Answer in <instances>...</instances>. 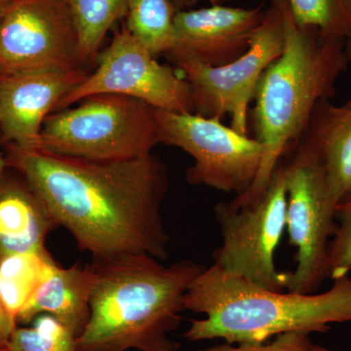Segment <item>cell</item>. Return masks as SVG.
<instances>
[{"mask_svg":"<svg viewBox=\"0 0 351 351\" xmlns=\"http://www.w3.org/2000/svg\"><path fill=\"white\" fill-rule=\"evenodd\" d=\"M56 226L49 210L25 178L4 172L0 177V258L47 251L45 240Z\"/></svg>","mask_w":351,"mask_h":351,"instance_id":"5bb4252c","label":"cell"},{"mask_svg":"<svg viewBox=\"0 0 351 351\" xmlns=\"http://www.w3.org/2000/svg\"><path fill=\"white\" fill-rule=\"evenodd\" d=\"M156 113L160 144L179 147L195 160L186 170L189 184L237 196L253 186L265 156L257 138L240 134L215 117L160 110Z\"/></svg>","mask_w":351,"mask_h":351,"instance_id":"ba28073f","label":"cell"},{"mask_svg":"<svg viewBox=\"0 0 351 351\" xmlns=\"http://www.w3.org/2000/svg\"><path fill=\"white\" fill-rule=\"evenodd\" d=\"M337 230L330 242L328 256L329 278L348 276L351 270V196L336 206Z\"/></svg>","mask_w":351,"mask_h":351,"instance_id":"7402d4cb","label":"cell"},{"mask_svg":"<svg viewBox=\"0 0 351 351\" xmlns=\"http://www.w3.org/2000/svg\"><path fill=\"white\" fill-rule=\"evenodd\" d=\"M93 279L92 265L66 269L55 263L21 311L17 323L31 322L41 314H49L80 336L90 317Z\"/></svg>","mask_w":351,"mask_h":351,"instance_id":"2e32d148","label":"cell"},{"mask_svg":"<svg viewBox=\"0 0 351 351\" xmlns=\"http://www.w3.org/2000/svg\"><path fill=\"white\" fill-rule=\"evenodd\" d=\"M184 309L206 315L191 320V341L223 339L262 343L290 332H324L332 323L351 322V278L335 279L322 294L276 292L221 269H205L189 287Z\"/></svg>","mask_w":351,"mask_h":351,"instance_id":"277c9868","label":"cell"},{"mask_svg":"<svg viewBox=\"0 0 351 351\" xmlns=\"http://www.w3.org/2000/svg\"><path fill=\"white\" fill-rule=\"evenodd\" d=\"M286 166V228L290 244L297 248V267L289 276L286 289L313 294L329 278L328 256L330 239L337 230L336 205L323 166L306 147L300 145Z\"/></svg>","mask_w":351,"mask_h":351,"instance_id":"9c48e42d","label":"cell"},{"mask_svg":"<svg viewBox=\"0 0 351 351\" xmlns=\"http://www.w3.org/2000/svg\"><path fill=\"white\" fill-rule=\"evenodd\" d=\"M177 12L172 0H128L124 25L154 57L168 55L174 47Z\"/></svg>","mask_w":351,"mask_h":351,"instance_id":"ac0fdd59","label":"cell"},{"mask_svg":"<svg viewBox=\"0 0 351 351\" xmlns=\"http://www.w3.org/2000/svg\"><path fill=\"white\" fill-rule=\"evenodd\" d=\"M16 327L17 322L6 313L0 301V346H7Z\"/></svg>","mask_w":351,"mask_h":351,"instance_id":"cb8c5ba5","label":"cell"},{"mask_svg":"<svg viewBox=\"0 0 351 351\" xmlns=\"http://www.w3.org/2000/svg\"><path fill=\"white\" fill-rule=\"evenodd\" d=\"M7 167H8V166H7L5 156H3V154L0 152V177L4 174Z\"/></svg>","mask_w":351,"mask_h":351,"instance_id":"4316f807","label":"cell"},{"mask_svg":"<svg viewBox=\"0 0 351 351\" xmlns=\"http://www.w3.org/2000/svg\"><path fill=\"white\" fill-rule=\"evenodd\" d=\"M88 75L83 68L54 69L0 78V141L38 147L44 121Z\"/></svg>","mask_w":351,"mask_h":351,"instance_id":"4fadbf2b","label":"cell"},{"mask_svg":"<svg viewBox=\"0 0 351 351\" xmlns=\"http://www.w3.org/2000/svg\"><path fill=\"white\" fill-rule=\"evenodd\" d=\"M302 138L323 166L335 205L350 197L351 99L341 106L319 101Z\"/></svg>","mask_w":351,"mask_h":351,"instance_id":"9a60e30c","label":"cell"},{"mask_svg":"<svg viewBox=\"0 0 351 351\" xmlns=\"http://www.w3.org/2000/svg\"><path fill=\"white\" fill-rule=\"evenodd\" d=\"M90 317L76 351H177L184 297L206 267L184 260L171 265L145 255L95 261Z\"/></svg>","mask_w":351,"mask_h":351,"instance_id":"7a4b0ae2","label":"cell"},{"mask_svg":"<svg viewBox=\"0 0 351 351\" xmlns=\"http://www.w3.org/2000/svg\"><path fill=\"white\" fill-rule=\"evenodd\" d=\"M311 339L306 332H290L278 335L270 343H232L215 346L197 351H311Z\"/></svg>","mask_w":351,"mask_h":351,"instance_id":"603a6c76","label":"cell"},{"mask_svg":"<svg viewBox=\"0 0 351 351\" xmlns=\"http://www.w3.org/2000/svg\"><path fill=\"white\" fill-rule=\"evenodd\" d=\"M77 68L83 66L68 0H18L0 18V78Z\"/></svg>","mask_w":351,"mask_h":351,"instance_id":"8fae6325","label":"cell"},{"mask_svg":"<svg viewBox=\"0 0 351 351\" xmlns=\"http://www.w3.org/2000/svg\"><path fill=\"white\" fill-rule=\"evenodd\" d=\"M346 53L348 56V63L351 64V34L346 41Z\"/></svg>","mask_w":351,"mask_h":351,"instance_id":"83f0119b","label":"cell"},{"mask_svg":"<svg viewBox=\"0 0 351 351\" xmlns=\"http://www.w3.org/2000/svg\"><path fill=\"white\" fill-rule=\"evenodd\" d=\"M311 351H332L327 350V348H322V346H317V345H313L311 346Z\"/></svg>","mask_w":351,"mask_h":351,"instance_id":"f546056e","label":"cell"},{"mask_svg":"<svg viewBox=\"0 0 351 351\" xmlns=\"http://www.w3.org/2000/svg\"><path fill=\"white\" fill-rule=\"evenodd\" d=\"M284 1L271 0L256 29L248 50L219 66L195 62L177 63L193 93L195 113L221 119L230 117V127L248 135L249 108L263 71L281 56L285 43Z\"/></svg>","mask_w":351,"mask_h":351,"instance_id":"52a82bcc","label":"cell"},{"mask_svg":"<svg viewBox=\"0 0 351 351\" xmlns=\"http://www.w3.org/2000/svg\"><path fill=\"white\" fill-rule=\"evenodd\" d=\"M156 58L123 25L99 55L94 73L66 94L55 112L93 95L117 94L145 101L156 110L195 112L188 80Z\"/></svg>","mask_w":351,"mask_h":351,"instance_id":"30bf717a","label":"cell"},{"mask_svg":"<svg viewBox=\"0 0 351 351\" xmlns=\"http://www.w3.org/2000/svg\"><path fill=\"white\" fill-rule=\"evenodd\" d=\"M234 1H239V0H210L211 4H228Z\"/></svg>","mask_w":351,"mask_h":351,"instance_id":"f1b7e54d","label":"cell"},{"mask_svg":"<svg viewBox=\"0 0 351 351\" xmlns=\"http://www.w3.org/2000/svg\"><path fill=\"white\" fill-rule=\"evenodd\" d=\"M77 337L49 314H41L32 327L14 330L8 351H76Z\"/></svg>","mask_w":351,"mask_h":351,"instance_id":"44dd1931","label":"cell"},{"mask_svg":"<svg viewBox=\"0 0 351 351\" xmlns=\"http://www.w3.org/2000/svg\"><path fill=\"white\" fill-rule=\"evenodd\" d=\"M285 43L282 54L263 71L252 112L254 131L265 147L257 179L228 203L233 209L260 199L288 147L302 138L317 104L336 94L348 69L346 41L323 40L313 29L300 27L284 1Z\"/></svg>","mask_w":351,"mask_h":351,"instance_id":"3957f363","label":"cell"},{"mask_svg":"<svg viewBox=\"0 0 351 351\" xmlns=\"http://www.w3.org/2000/svg\"><path fill=\"white\" fill-rule=\"evenodd\" d=\"M55 263L48 251L0 258V301L14 321L17 322L21 311Z\"/></svg>","mask_w":351,"mask_h":351,"instance_id":"e0dca14e","label":"cell"},{"mask_svg":"<svg viewBox=\"0 0 351 351\" xmlns=\"http://www.w3.org/2000/svg\"><path fill=\"white\" fill-rule=\"evenodd\" d=\"M159 144L156 108L123 95L97 94L77 107L51 113L38 147L88 160L115 161L149 156Z\"/></svg>","mask_w":351,"mask_h":351,"instance_id":"5b68a950","label":"cell"},{"mask_svg":"<svg viewBox=\"0 0 351 351\" xmlns=\"http://www.w3.org/2000/svg\"><path fill=\"white\" fill-rule=\"evenodd\" d=\"M265 10L263 4L254 8L211 4L178 11L174 47L167 56L176 64L189 61L219 66L230 63L248 50Z\"/></svg>","mask_w":351,"mask_h":351,"instance_id":"7c38bea8","label":"cell"},{"mask_svg":"<svg viewBox=\"0 0 351 351\" xmlns=\"http://www.w3.org/2000/svg\"><path fill=\"white\" fill-rule=\"evenodd\" d=\"M172 1L177 11H182L195 8V6L197 5L200 0H172Z\"/></svg>","mask_w":351,"mask_h":351,"instance_id":"d4e9b609","label":"cell"},{"mask_svg":"<svg viewBox=\"0 0 351 351\" xmlns=\"http://www.w3.org/2000/svg\"><path fill=\"white\" fill-rule=\"evenodd\" d=\"M0 351H8L7 346H0Z\"/></svg>","mask_w":351,"mask_h":351,"instance_id":"4dcf8cb0","label":"cell"},{"mask_svg":"<svg viewBox=\"0 0 351 351\" xmlns=\"http://www.w3.org/2000/svg\"><path fill=\"white\" fill-rule=\"evenodd\" d=\"M77 31L78 57L84 68L98 57L110 27L125 16L128 0H68Z\"/></svg>","mask_w":351,"mask_h":351,"instance_id":"d6986e66","label":"cell"},{"mask_svg":"<svg viewBox=\"0 0 351 351\" xmlns=\"http://www.w3.org/2000/svg\"><path fill=\"white\" fill-rule=\"evenodd\" d=\"M6 147L7 166L25 178L58 226L95 261L135 255L168 260L170 237L161 209L169 178L156 154L95 161L41 147Z\"/></svg>","mask_w":351,"mask_h":351,"instance_id":"6da1fadb","label":"cell"},{"mask_svg":"<svg viewBox=\"0 0 351 351\" xmlns=\"http://www.w3.org/2000/svg\"><path fill=\"white\" fill-rule=\"evenodd\" d=\"M287 166L278 164L267 189L250 206L233 209L219 202L215 214L223 244L215 265L261 287L283 292L290 274L276 269V251L286 228Z\"/></svg>","mask_w":351,"mask_h":351,"instance_id":"8992f818","label":"cell"},{"mask_svg":"<svg viewBox=\"0 0 351 351\" xmlns=\"http://www.w3.org/2000/svg\"><path fill=\"white\" fill-rule=\"evenodd\" d=\"M293 19L313 29L323 40H343L351 34V0H287Z\"/></svg>","mask_w":351,"mask_h":351,"instance_id":"ffe728a7","label":"cell"},{"mask_svg":"<svg viewBox=\"0 0 351 351\" xmlns=\"http://www.w3.org/2000/svg\"><path fill=\"white\" fill-rule=\"evenodd\" d=\"M18 0H0V18Z\"/></svg>","mask_w":351,"mask_h":351,"instance_id":"484cf974","label":"cell"}]
</instances>
